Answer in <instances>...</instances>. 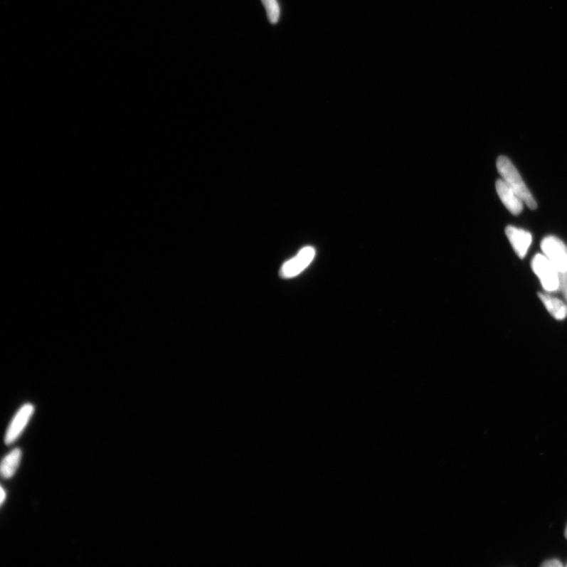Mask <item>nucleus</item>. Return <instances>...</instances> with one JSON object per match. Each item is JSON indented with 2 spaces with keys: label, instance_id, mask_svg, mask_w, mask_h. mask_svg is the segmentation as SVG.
<instances>
[{
  "label": "nucleus",
  "instance_id": "1",
  "mask_svg": "<svg viewBox=\"0 0 567 567\" xmlns=\"http://www.w3.org/2000/svg\"><path fill=\"white\" fill-rule=\"evenodd\" d=\"M497 166L499 174L502 176V180L507 185L518 194L527 207L530 209H536V203L531 193L510 159L505 157H499Z\"/></svg>",
  "mask_w": 567,
  "mask_h": 567
},
{
  "label": "nucleus",
  "instance_id": "2",
  "mask_svg": "<svg viewBox=\"0 0 567 567\" xmlns=\"http://www.w3.org/2000/svg\"><path fill=\"white\" fill-rule=\"evenodd\" d=\"M532 269L539 277L544 290L555 292L561 286L559 272L548 258L542 254H537L532 260Z\"/></svg>",
  "mask_w": 567,
  "mask_h": 567
},
{
  "label": "nucleus",
  "instance_id": "3",
  "mask_svg": "<svg viewBox=\"0 0 567 567\" xmlns=\"http://www.w3.org/2000/svg\"><path fill=\"white\" fill-rule=\"evenodd\" d=\"M541 249L559 273H567V246L561 240L549 235L542 240Z\"/></svg>",
  "mask_w": 567,
  "mask_h": 567
},
{
  "label": "nucleus",
  "instance_id": "4",
  "mask_svg": "<svg viewBox=\"0 0 567 567\" xmlns=\"http://www.w3.org/2000/svg\"><path fill=\"white\" fill-rule=\"evenodd\" d=\"M314 255L313 248L306 247L302 249L297 255L283 264L280 275L283 278H292L299 275L311 264Z\"/></svg>",
  "mask_w": 567,
  "mask_h": 567
},
{
  "label": "nucleus",
  "instance_id": "5",
  "mask_svg": "<svg viewBox=\"0 0 567 567\" xmlns=\"http://www.w3.org/2000/svg\"><path fill=\"white\" fill-rule=\"evenodd\" d=\"M34 410L33 405L28 403L17 412L6 430L4 440L6 445H10L18 440L25 430L28 422L31 421Z\"/></svg>",
  "mask_w": 567,
  "mask_h": 567
},
{
  "label": "nucleus",
  "instance_id": "6",
  "mask_svg": "<svg viewBox=\"0 0 567 567\" xmlns=\"http://www.w3.org/2000/svg\"><path fill=\"white\" fill-rule=\"evenodd\" d=\"M506 235L515 253L518 255L520 259H524L529 248L531 245V233L525 230L510 226L507 227Z\"/></svg>",
  "mask_w": 567,
  "mask_h": 567
},
{
  "label": "nucleus",
  "instance_id": "7",
  "mask_svg": "<svg viewBox=\"0 0 567 567\" xmlns=\"http://www.w3.org/2000/svg\"><path fill=\"white\" fill-rule=\"evenodd\" d=\"M497 194L502 203L513 215L518 216L524 210V202L502 179L496 183Z\"/></svg>",
  "mask_w": 567,
  "mask_h": 567
},
{
  "label": "nucleus",
  "instance_id": "8",
  "mask_svg": "<svg viewBox=\"0 0 567 567\" xmlns=\"http://www.w3.org/2000/svg\"><path fill=\"white\" fill-rule=\"evenodd\" d=\"M539 297L542 301L547 311L557 320H563L567 317V307L563 301L544 293H539Z\"/></svg>",
  "mask_w": 567,
  "mask_h": 567
},
{
  "label": "nucleus",
  "instance_id": "9",
  "mask_svg": "<svg viewBox=\"0 0 567 567\" xmlns=\"http://www.w3.org/2000/svg\"><path fill=\"white\" fill-rule=\"evenodd\" d=\"M22 457L20 448L14 449L9 455H6L1 462V475L4 479H10L19 467Z\"/></svg>",
  "mask_w": 567,
  "mask_h": 567
},
{
  "label": "nucleus",
  "instance_id": "10",
  "mask_svg": "<svg viewBox=\"0 0 567 567\" xmlns=\"http://www.w3.org/2000/svg\"><path fill=\"white\" fill-rule=\"evenodd\" d=\"M262 2L266 9L270 23H277L280 18V7L277 0H262Z\"/></svg>",
  "mask_w": 567,
  "mask_h": 567
},
{
  "label": "nucleus",
  "instance_id": "11",
  "mask_svg": "<svg viewBox=\"0 0 567 567\" xmlns=\"http://www.w3.org/2000/svg\"><path fill=\"white\" fill-rule=\"evenodd\" d=\"M541 566L543 567H563V565L558 559L554 558L544 562Z\"/></svg>",
  "mask_w": 567,
  "mask_h": 567
},
{
  "label": "nucleus",
  "instance_id": "12",
  "mask_svg": "<svg viewBox=\"0 0 567 567\" xmlns=\"http://www.w3.org/2000/svg\"><path fill=\"white\" fill-rule=\"evenodd\" d=\"M5 497H6V493H5V491H4V488H3V487H1V499H1V504H2V505H3V504H4V503Z\"/></svg>",
  "mask_w": 567,
  "mask_h": 567
},
{
  "label": "nucleus",
  "instance_id": "13",
  "mask_svg": "<svg viewBox=\"0 0 567 567\" xmlns=\"http://www.w3.org/2000/svg\"><path fill=\"white\" fill-rule=\"evenodd\" d=\"M565 537H566V539H567V526H566V530H565Z\"/></svg>",
  "mask_w": 567,
  "mask_h": 567
},
{
  "label": "nucleus",
  "instance_id": "14",
  "mask_svg": "<svg viewBox=\"0 0 567 567\" xmlns=\"http://www.w3.org/2000/svg\"><path fill=\"white\" fill-rule=\"evenodd\" d=\"M566 296H567V285L566 286Z\"/></svg>",
  "mask_w": 567,
  "mask_h": 567
},
{
  "label": "nucleus",
  "instance_id": "15",
  "mask_svg": "<svg viewBox=\"0 0 567 567\" xmlns=\"http://www.w3.org/2000/svg\"><path fill=\"white\" fill-rule=\"evenodd\" d=\"M566 566H567V564H566Z\"/></svg>",
  "mask_w": 567,
  "mask_h": 567
}]
</instances>
